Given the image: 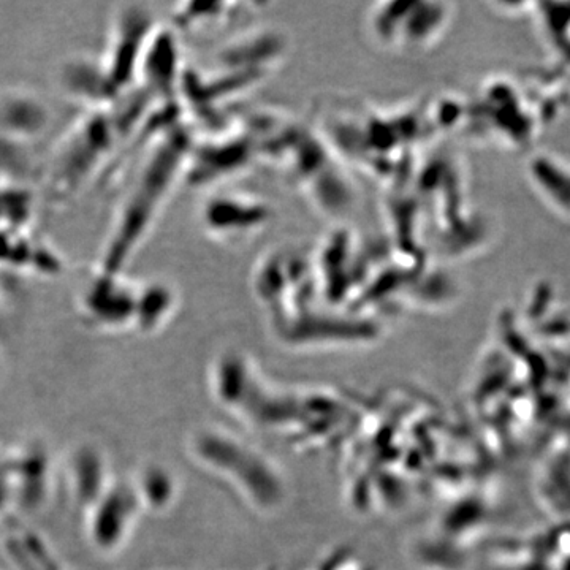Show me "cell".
Masks as SVG:
<instances>
[{"instance_id": "6da1fadb", "label": "cell", "mask_w": 570, "mask_h": 570, "mask_svg": "<svg viewBox=\"0 0 570 570\" xmlns=\"http://www.w3.org/2000/svg\"><path fill=\"white\" fill-rule=\"evenodd\" d=\"M168 145L170 140L165 149H154L146 165L138 168L129 190L122 195L95 260L94 274L124 273V268L148 238L176 167L168 164L178 159V152L171 151Z\"/></svg>"}]
</instances>
